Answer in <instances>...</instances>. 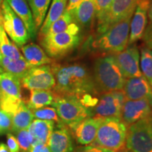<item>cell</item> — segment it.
Listing matches in <instances>:
<instances>
[{
    "label": "cell",
    "instance_id": "f1b7e54d",
    "mask_svg": "<svg viewBox=\"0 0 152 152\" xmlns=\"http://www.w3.org/2000/svg\"><path fill=\"white\" fill-rule=\"evenodd\" d=\"M0 49L3 56H5L12 60H17L23 58L18 47L11 41L4 28L0 32Z\"/></svg>",
    "mask_w": 152,
    "mask_h": 152
},
{
    "label": "cell",
    "instance_id": "7dc6e473",
    "mask_svg": "<svg viewBox=\"0 0 152 152\" xmlns=\"http://www.w3.org/2000/svg\"><path fill=\"white\" fill-rule=\"evenodd\" d=\"M0 25H1V13H0Z\"/></svg>",
    "mask_w": 152,
    "mask_h": 152
},
{
    "label": "cell",
    "instance_id": "4dcf8cb0",
    "mask_svg": "<svg viewBox=\"0 0 152 152\" xmlns=\"http://www.w3.org/2000/svg\"><path fill=\"white\" fill-rule=\"evenodd\" d=\"M32 113H33V117L36 119L52 121H54L56 124L62 123L54 107L45 106L40 109L32 110Z\"/></svg>",
    "mask_w": 152,
    "mask_h": 152
},
{
    "label": "cell",
    "instance_id": "60d3db41",
    "mask_svg": "<svg viewBox=\"0 0 152 152\" xmlns=\"http://www.w3.org/2000/svg\"><path fill=\"white\" fill-rule=\"evenodd\" d=\"M0 152H9L8 147L4 144H0Z\"/></svg>",
    "mask_w": 152,
    "mask_h": 152
},
{
    "label": "cell",
    "instance_id": "7402d4cb",
    "mask_svg": "<svg viewBox=\"0 0 152 152\" xmlns=\"http://www.w3.org/2000/svg\"><path fill=\"white\" fill-rule=\"evenodd\" d=\"M64 32L75 35H79L81 32L80 26L75 21L71 13L66 10L59 18L51 25L45 35H54Z\"/></svg>",
    "mask_w": 152,
    "mask_h": 152
},
{
    "label": "cell",
    "instance_id": "30bf717a",
    "mask_svg": "<svg viewBox=\"0 0 152 152\" xmlns=\"http://www.w3.org/2000/svg\"><path fill=\"white\" fill-rule=\"evenodd\" d=\"M125 99L123 90L104 92L99 94L98 103L92 109V116L106 118H121Z\"/></svg>",
    "mask_w": 152,
    "mask_h": 152
},
{
    "label": "cell",
    "instance_id": "8992f818",
    "mask_svg": "<svg viewBox=\"0 0 152 152\" xmlns=\"http://www.w3.org/2000/svg\"><path fill=\"white\" fill-rule=\"evenodd\" d=\"M80 35L68 32L41 37L40 44L46 54L54 59L66 56L77 48L81 42Z\"/></svg>",
    "mask_w": 152,
    "mask_h": 152
},
{
    "label": "cell",
    "instance_id": "cb8c5ba5",
    "mask_svg": "<svg viewBox=\"0 0 152 152\" xmlns=\"http://www.w3.org/2000/svg\"><path fill=\"white\" fill-rule=\"evenodd\" d=\"M1 96L22 99L21 83L13 75L3 73L0 74Z\"/></svg>",
    "mask_w": 152,
    "mask_h": 152
},
{
    "label": "cell",
    "instance_id": "7a4b0ae2",
    "mask_svg": "<svg viewBox=\"0 0 152 152\" xmlns=\"http://www.w3.org/2000/svg\"><path fill=\"white\" fill-rule=\"evenodd\" d=\"M92 75L100 94L123 90L126 80L118 65L115 57L111 54L96 58Z\"/></svg>",
    "mask_w": 152,
    "mask_h": 152
},
{
    "label": "cell",
    "instance_id": "9a60e30c",
    "mask_svg": "<svg viewBox=\"0 0 152 152\" xmlns=\"http://www.w3.org/2000/svg\"><path fill=\"white\" fill-rule=\"evenodd\" d=\"M123 90L125 93L126 99H147L152 109L151 87L143 75L125 80Z\"/></svg>",
    "mask_w": 152,
    "mask_h": 152
},
{
    "label": "cell",
    "instance_id": "f6af8a7d",
    "mask_svg": "<svg viewBox=\"0 0 152 152\" xmlns=\"http://www.w3.org/2000/svg\"><path fill=\"white\" fill-rule=\"evenodd\" d=\"M4 0H0V9H1V6L2 4V2H3Z\"/></svg>",
    "mask_w": 152,
    "mask_h": 152
},
{
    "label": "cell",
    "instance_id": "c3c4849f",
    "mask_svg": "<svg viewBox=\"0 0 152 152\" xmlns=\"http://www.w3.org/2000/svg\"><path fill=\"white\" fill-rule=\"evenodd\" d=\"M2 28H3V27H2V24L0 25V32H1V30L2 29Z\"/></svg>",
    "mask_w": 152,
    "mask_h": 152
},
{
    "label": "cell",
    "instance_id": "83f0119b",
    "mask_svg": "<svg viewBox=\"0 0 152 152\" xmlns=\"http://www.w3.org/2000/svg\"><path fill=\"white\" fill-rule=\"evenodd\" d=\"M51 1L52 0H27L37 30L40 29L46 18Z\"/></svg>",
    "mask_w": 152,
    "mask_h": 152
},
{
    "label": "cell",
    "instance_id": "2e32d148",
    "mask_svg": "<svg viewBox=\"0 0 152 152\" xmlns=\"http://www.w3.org/2000/svg\"><path fill=\"white\" fill-rule=\"evenodd\" d=\"M103 119L94 116L87 118L71 129L77 143L84 146L92 144Z\"/></svg>",
    "mask_w": 152,
    "mask_h": 152
},
{
    "label": "cell",
    "instance_id": "ba28073f",
    "mask_svg": "<svg viewBox=\"0 0 152 152\" xmlns=\"http://www.w3.org/2000/svg\"><path fill=\"white\" fill-rule=\"evenodd\" d=\"M1 24L8 37L15 45L22 47L30 40V37L26 26L20 18L4 0L0 9Z\"/></svg>",
    "mask_w": 152,
    "mask_h": 152
},
{
    "label": "cell",
    "instance_id": "8fae6325",
    "mask_svg": "<svg viewBox=\"0 0 152 152\" xmlns=\"http://www.w3.org/2000/svg\"><path fill=\"white\" fill-rule=\"evenodd\" d=\"M21 86L29 90H52L56 85L50 65L31 68L20 80Z\"/></svg>",
    "mask_w": 152,
    "mask_h": 152
},
{
    "label": "cell",
    "instance_id": "484cf974",
    "mask_svg": "<svg viewBox=\"0 0 152 152\" xmlns=\"http://www.w3.org/2000/svg\"><path fill=\"white\" fill-rule=\"evenodd\" d=\"M32 111L23 101L20 106L12 115V129L11 132H16L20 130L28 129L33 121Z\"/></svg>",
    "mask_w": 152,
    "mask_h": 152
},
{
    "label": "cell",
    "instance_id": "ab89813d",
    "mask_svg": "<svg viewBox=\"0 0 152 152\" xmlns=\"http://www.w3.org/2000/svg\"><path fill=\"white\" fill-rule=\"evenodd\" d=\"M83 0H68V4L66 7V11L71 12L73 9H75L79 4Z\"/></svg>",
    "mask_w": 152,
    "mask_h": 152
},
{
    "label": "cell",
    "instance_id": "816d5d0a",
    "mask_svg": "<svg viewBox=\"0 0 152 152\" xmlns=\"http://www.w3.org/2000/svg\"><path fill=\"white\" fill-rule=\"evenodd\" d=\"M0 96H1V88H0Z\"/></svg>",
    "mask_w": 152,
    "mask_h": 152
},
{
    "label": "cell",
    "instance_id": "f907efd6",
    "mask_svg": "<svg viewBox=\"0 0 152 152\" xmlns=\"http://www.w3.org/2000/svg\"><path fill=\"white\" fill-rule=\"evenodd\" d=\"M150 87H151V92H152V85H150Z\"/></svg>",
    "mask_w": 152,
    "mask_h": 152
},
{
    "label": "cell",
    "instance_id": "5b68a950",
    "mask_svg": "<svg viewBox=\"0 0 152 152\" xmlns=\"http://www.w3.org/2000/svg\"><path fill=\"white\" fill-rule=\"evenodd\" d=\"M52 106L56 109L61 123L70 129L83 120L92 116V109L85 106L77 98L73 96L55 95Z\"/></svg>",
    "mask_w": 152,
    "mask_h": 152
},
{
    "label": "cell",
    "instance_id": "ac0fdd59",
    "mask_svg": "<svg viewBox=\"0 0 152 152\" xmlns=\"http://www.w3.org/2000/svg\"><path fill=\"white\" fill-rule=\"evenodd\" d=\"M11 9L23 23L30 39H35L37 31L27 0H6Z\"/></svg>",
    "mask_w": 152,
    "mask_h": 152
},
{
    "label": "cell",
    "instance_id": "74e56055",
    "mask_svg": "<svg viewBox=\"0 0 152 152\" xmlns=\"http://www.w3.org/2000/svg\"><path fill=\"white\" fill-rule=\"evenodd\" d=\"M146 47L152 50V23L150 22L146 28L145 31L142 37Z\"/></svg>",
    "mask_w": 152,
    "mask_h": 152
},
{
    "label": "cell",
    "instance_id": "4316f807",
    "mask_svg": "<svg viewBox=\"0 0 152 152\" xmlns=\"http://www.w3.org/2000/svg\"><path fill=\"white\" fill-rule=\"evenodd\" d=\"M54 97V93L52 90H30L29 99L26 104L32 111L52 105Z\"/></svg>",
    "mask_w": 152,
    "mask_h": 152
},
{
    "label": "cell",
    "instance_id": "f546056e",
    "mask_svg": "<svg viewBox=\"0 0 152 152\" xmlns=\"http://www.w3.org/2000/svg\"><path fill=\"white\" fill-rule=\"evenodd\" d=\"M140 68L142 75L152 85V50L147 47L140 50Z\"/></svg>",
    "mask_w": 152,
    "mask_h": 152
},
{
    "label": "cell",
    "instance_id": "681fc988",
    "mask_svg": "<svg viewBox=\"0 0 152 152\" xmlns=\"http://www.w3.org/2000/svg\"><path fill=\"white\" fill-rule=\"evenodd\" d=\"M115 152H125L124 151H115Z\"/></svg>",
    "mask_w": 152,
    "mask_h": 152
},
{
    "label": "cell",
    "instance_id": "277c9868",
    "mask_svg": "<svg viewBox=\"0 0 152 152\" xmlns=\"http://www.w3.org/2000/svg\"><path fill=\"white\" fill-rule=\"evenodd\" d=\"M128 127L121 118H104L92 144L114 151H120L125 144Z\"/></svg>",
    "mask_w": 152,
    "mask_h": 152
},
{
    "label": "cell",
    "instance_id": "44dd1931",
    "mask_svg": "<svg viewBox=\"0 0 152 152\" xmlns=\"http://www.w3.org/2000/svg\"><path fill=\"white\" fill-rule=\"evenodd\" d=\"M55 125L56 123L52 121L33 120L28 128V130L33 138V145L39 143L47 144Z\"/></svg>",
    "mask_w": 152,
    "mask_h": 152
},
{
    "label": "cell",
    "instance_id": "8d00e7d4",
    "mask_svg": "<svg viewBox=\"0 0 152 152\" xmlns=\"http://www.w3.org/2000/svg\"><path fill=\"white\" fill-rule=\"evenodd\" d=\"M77 152H115L113 150L106 149V148L99 147L94 144H89L85 147H80L77 149Z\"/></svg>",
    "mask_w": 152,
    "mask_h": 152
},
{
    "label": "cell",
    "instance_id": "d6a6232c",
    "mask_svg": "<svg viewBox=\"0 0 152 152\" xmlns=\"http://www.w3.org/2000/svg\"><path fill=\"white\" fill-rule=\"evenodd\" d=\"M21 152H29L33 146V138L28 129L20 130L15 132Z\"/></svg>",
    "mask_w": 152,
    "mask_h": 152
},
{
    "label": "cell",
    "instance_id": "603a6c76",
    "mask_svg": "<svg viewBox=\"0 0 152 152\" xmlns=\"http://www.w3.org/2000/svg\"><path fill=\"white\" fill-rule=\"evenodd\" d=\"M0 67L4 73L13 75L20 80L32 67L23 58L17 60H12L8 57L2 56L0 60Z\"/></svg>",
    "mask_w": 152,
    "mask_h": 152
},
{
    "label": "cell",
    "instance_id": "e575fe53",
    "mask_svg": "<svg viewBox=\"0 0 152 152\" xmlns=\"http://www.w3.org/2000/svg\"><path fill=\"white\" fill-rule=\"evenodd\" d=\"M113 0H96V16L97 22L102 20Z\"/></svg>",
    "mask_w": 152,
    "mask_h": 152
},
{
    "label": "cell",
    "instance_id": "5bb4252c",
    "mask_svg": "<svg viewBox=\"0 0 152 152\" xmlns=\"http://www.w3.org/2000/svg\"><path fill=\"white\" fill-rule=\"evenodd\" d=\"M149 117H152V109L147 99H125L121 118L128 126Z\"/></svg>",
    "mask_w": 152,
    "mask_h": 152
},
{
    "label": "cell",
    "instance_id": "f5cc1de1",
    "mask_svg": "<svg viewBox=\"0 0 152 152\" xmlns=\"http://www.w3.org/2000/svg\"><path fill=\"white\" fill-rule=\"evenodd\" d=\"M149 1H152V0H149Z\"/></svg>",
    "mask_w": 152,
    "mask_h": 152
},
{
    "label": "cell",
    "instance_id": "52a82bcc",
    "mask_svg": "<svg viewBox=\"0 0 152 152\" xmlns=\"http://www.w3.org/2000/svg\"><path fill=\"white\" fill-rule=\"evenodd\" d=\"M125 147L130 152H152V117L129 125Z\"/></svg>",
    "mask_w": 152,
    "mask_h": 152
},
{
    "label": "cell",
    "instance_id": "9c48e42d",
    "mask_svg": "<svg viewBox=\"0 0 152 152\" xmlns=\"http://www.w3.org/2000/svg\"><path fill=\"white\" fill-rule=\"evenodd\" d=\"M138 0H113L103 18L97 22V35L105 32L113 25L132 16Z\"/></svg>",
    "mask_w": 152,
    "mask_h": 152
},
{
    "label": "cell",
    "instance_id": "1f68e13d",
    "mask_svg": "<svg viewBox=\"0 0 152 152\" xmlns=\"http://www.w3.org/2000/svg\"><path fill=\"white\" fill-rule=\"evenodd\" d=\"M22 102V99L0 96V109L13 115Z\"/></svg>",
    "mask_w": 152,
    "mask_h": 152
},
{
    "label": "cell",
    "instance_id": "f35d334b",
    "mask_svg": "<svg viewBox=\"0 0 152 152\" xmlns=\"http://www.w3.org/2000/svg\"><path fill=\"white\" fill-rule=\"evenodd\" d=\"M29 152H50V150L47 144L39 143L32 146Z\"/></svg>",
    "mask_w": 152,
    "mask_h": 152
},
{
    "label": "cell",
    "instance_id": "d4e9b609",
    "mask_svg": "<svg viewBox=\"0 0 152 152\" xmlns=\"http://www.w3.org/2000/svg\"><path fill=\"white\" fill-rule=\"evenodd\" d=\"M68 0H52L48 12L39 29V35L42 37L47 33L50 26L57 20L66 10Z\"/></svg>",
    "mask_w": 152,
    "mask_h": 152
},
{
    "label": "cell",
    "instance_id": "ffe728a7",
    "mask_svg": "<svg viewBox=\"0 0 152 152\" xmlns=\"http://www.w3.org/2000/svg\"><path fill=\"white\" fill-rule=\"evenodd\" d=\"M21 49L23 55L26 61L32 68L44 65H50L53 59L46 54L45 50L39 45L34 43L25 45Z\"/></svg>",
    "mask_w": 152,
    "mask_h": 152
},
{
    "label": "cell",
    "instance_id": "b9f144b4",
    "mask_svg": "<svg viewBox=\"0 0 152 152\" xmlns=\"http://www.w3.org/2000/svg\"><path fill=\"white\" fill-rule=\"evenodd\" d=\"M148 16H149L150 20L152 23V1H151V2H150L149 8V10H148Z\"/></svg>",
    "mask_w": 152,
    "mask_h": 152
},
{
    "label": "cell",
    "instance_id": "e0dca14e",
    "mask_svg": "<svg viewBox=\"0 0 152 152\" xmlns=\"http://www.w3.org/2000/svg\"><path fill=\"white\" fill-rule=\"evenodd\" d=\"M50 152H73L74 144L68 128L63 123L56 124L47 142Z\"/></svg>",
    "mask_w": 152,
    "mask_h": 152
},
{
    "label": "cell",
    "instance_id": "6da1fadb",
    "mask_svg": "<svg viewBox=\"0 0 152 152\" xmlns=\"http://www.w3.org/2000/svg\"><path fill=\"white\" fill-rule=\"evenodd\" d=\"M56 85L52 91L57 96H73L80 102L86 96H99L93 75L85 66L51 64Z\"/></svg>",
    "mask_w": 152,
    "mask_h": 152
},
{
    "label": "cell",
    "instance_id": "4fadbf2b",
    "mask_svg": "<svg viewBox=\"0 0 152 152\" xmlns=\"http://www.w3.org/2000/svg\"><path fill=\"white\" fill-rule=\"evenodd\" d=\"M151 1L138 0L137 4L131 18L128 45L134 44L143 37L147 26L148 10Z\"/></svg>",
    "mask_w": 152,
    "mask_h": 152
},
{
    "label": "cell",
    "instance_id": "d6986e66",
    "mask_svg": "<svg viewBox=\"0 0 152 152\" xmlns=\"http://www.w3.org/2000/svg\"><path fill=\"white\" fill-rule=\"evenodd\" d=\"M70 13L80 27H89L96 16V0H83Z\"/></svg>",
    "mask_w": 152,
    "mask_h": 152
},
{
    "label": "cell",
    "instance_id": "836d02e7",
    "mask_svg": "<svg viewBox=\"0 0 152 152\" xmlns=\"http://www.w3.org/2000/svg\"><path fill=\"white\" fill-rule=\"evenodd\" d=\"M0 128L4 133L11 132L12 129V115L0 109Z\"/></svg>",
    "mask_w": 152,
    "mask_h": 152
},
{
    "label": "cell",
    "instance_id": "7c38bea8",
    "mask_svg": "<svg viewBox=\"0 0 152 152\" xmlns=\"http://www.w3.org/2000/svg\"><path fill=\"white\" fill-rule=\"evenodd\" d=\"M113 56L125 79L142 75L140 66V52L136 45H129L124 50Z\"/></svg>",
    "mask_w": 152,
    "mask_h": 152
},
{
    "label": "cell",
    "instance_id": "ee69618b",
    "mask_svg": "<svg viewBox=\"0 0 152 152\" xmlns=\"http://www.w3.org/2000/svg\"><path fill=\"white\" fill-rule=\"evenodd\" d=\"M4 134V132L3 130L0 128V134Z\"/></svg>",
    "mask_w": 152,
    "mask_h": 152
},
{
    "label": "cell",
    "instance_id": "bcb514c9",
    "mask_svg": "<svg viewBox=\"0 0 152 152\" xmlns=\"http://www.w3.org/2000/svg\"><path fill=\"white\" fill-rule=\"evenodd\" d=\"M4 73V71H3V70L1 69V68L0 67V73Z\"/></svg>",
    "mask_w": 152,
    "mask_h": 152
},
{
    "label": "cell",
    "instance_id": "7bdbcfd3",
    "mask_svg": "<svg viewBox=\"0 0 152 152\" xmlns=\"http://www.w3.org/2000/svg\"><path fill=\"white\" fill-rule=\"evenodd\" d=\"M2 56H3V54H2V53H1V49H0V60H1V57H2Z\"/></svg>",
    "mask_w": 152,
    "mask_h": 152
},
{
    "label": "cell",
    "instance_id": "d590c367",
    "mask_svg": "<svg viewBox=\"0 0 152 152\" xmlns=\"http://www.w3.org/2000/svg\"><path fill=\"white\" fill-rule=\"evenodd\" d=\"M7 147L9 152H19L20 151V147L16 137L9 132L7 133Z\"/></svg>",
    "mask_w": 152,
    "mask_h": 152
},
{
    "label": "cell",
    "instance_id": "3957f363",
    "mask_svg": "<svg viewBox=\"0 0 152 152\" xmlns=\"http://www.w3.org/2000/svg\"><path fill=\"white\" fill-rule=\"evenodd\" d=\"M132 16L113 25L105 32L97 35L91 43L92 48L111 55L124 50L128 45Z\"/></svg>",
    "mask_w": 152,
    "mask_h": 152
}]
</instances>
